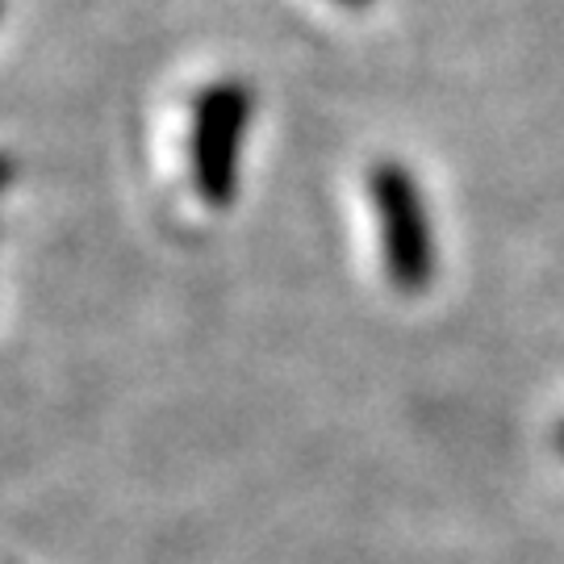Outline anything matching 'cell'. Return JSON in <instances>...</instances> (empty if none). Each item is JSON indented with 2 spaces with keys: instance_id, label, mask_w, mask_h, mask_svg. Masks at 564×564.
I'll list each match as a JSON object with an SVG mask.
<instances>
[{
  "instance_id": "1",
  "label": "cell",
  "mask_w": 564,
  "mask_h": 564,
  "mask_svg": "<svg viewBox=\"0 0 564 564\" xmlns=\"http://www.w3.org/2000/svg\"><path fill=\"white\" fill-rule=\"evenodd\" d=\"M368 197L381 230V256L389 281L402 293H423L435 281V230L431 209L410 167L384 160L368 172Z\"/></svg>"
},
{
  "instance_id": "2",
  "label": "cell",
  "mask_w": 564,
  "mask_h": 564,
  "mask_svg": "<svg viewBox=\"0 0 564 564\" xmlns=\"http://www.w3.org/2000/svg\"><path fill=\"white\" fill-rule=\"evenodd\" d=\"M251 121V93L242 80L209 84L193 105V184L205 205L226 209L239 188V155Z\"/></svg>"
},
{
  "instance_id": "3",
  "label": "cell",
  "mask_w": 564,
  "mask_h": 564,
  "mask_svg": "<svg viewBox=\"0 0 564 564\" xmlns=\"http://www.w3.org/2000/svg\"><path fill=\"white\" fill-rule=\"evenodd\" d=\"M335 4H339V9H368L372 0H335Z\"/></svg>"
},
{
  "instance_id": "4",
  "label": "cell",
  "mask_w": 564,
  "mask_h": 564,
  "mask_svg": "<svg viewBox=\"0 0 564 564\" xmlns=\"http://www.w3.org/2000/svg\"><path fill=\"white\" fill-rule=\"evenodd\" d=\"M556 444H561V452H564V426H561V440H556Z\"/></svg>"
}]
</instances>
